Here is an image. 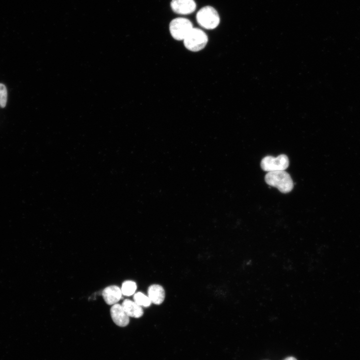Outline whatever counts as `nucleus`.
<instances>
[{"instance_id": "4468645a", "label": "nucleus", "mask_w": 360, "mask_h": 360, "mask_svg": "<svg viewBox=\"0 0 360 360\" xmlns=\"http://www.w3.org/2000/svg\"><path fill=\"white\" fill-rule=\"evenodd\" d=\"M284 360H297L294 357V356H288Z\"/></svg>"}, {"instance_id": "6e6552de", "label": "nucleus", "mask_w": 360, "mask_h": 360, "mask_svg": "<svg viewBox=\"0 0 360 360\" xmlns=\"http://www.w3.org/2000/svg\"><path fill=\"white\" fill-rule=\"evenodd\" d=\"M122 294L121 289L115 285L106 288L102 292L105 302L109 305L116 304L121 299Z\"/></svg>"}, {"instance_id": "9b49d317", "label": "nucleus", "mask_w": 360, "mask_h": 360, "mask_svg": "<svg viewBox=\"0 0 360 360\" xmlns=\"http://www.w3.org/2000/svg\"><path fill=\"white\" fill-rule=\"evenodd\" d=\"M136 283L132 280L124 281L122 286L121 290L122 294L126 296H132L136 290Z\"/></svg>"}, {"instance_id": "0eeeda50", "label": "nucleus", "mask_w": 360, "mask_h": 360, "mask_svg": "<svg viewBox=\"0 0 360 360\" xmlns=\"http://www.w3.org/2000/svg\"><path fill=\"white\" fill-rule=\"evenodd\" d=\"M110 312L112 320L117 326L124 327L129 324V316L122 304L117 303L113 304L110 308Z\"/></svg>"}, {"instance_id": "f257e3e1", "label": "nucleus", "mask_w": 360, "mask_h": 360, "mask_svg": "<svg viewBox=\"0 0 360 360\" xmlns=\"http://www.w3.org/2000/svg\"><path fill=\"white\" fill-rule=\"evenodd\" d=\"M264 180L267 184L277 188L282 193H288L294 188L292 178L285 170L268 172Z\"/></svg>"}, {"instance_id": "20e7f679", "label": "nucleus", "mask_w": 360, "mask_h": 360, "mask_svg": "<svg viewBox=\"0 0 360 360\" xmlns=\"http://www.w3.org/2000/svg\"><path fill=\"white\" fill-rule=\"evenodd\" d=\"M193 28L192 22L184 18H177L172 20L169 26L172 36L176 40H184Z\"/></svg>"}, {"instance_id": "7ed1b4c3", "label": "nucleus", "mask_w": 360, "mask_h": 360, "mask_svg": "<svg viewBox=\"0 0 360 360\" xmlns=\"http://www.w3.org/2000/svg\"><path fill=\"white\" fill-rule=\"evenodd\" d=\"M183 40L184 45L188 50L192 52H198L205 47L208 38L203 30L193 28Z\"/></svg>"}, {"instance_id": "f03ea898", "label": "nucleus", "mask_w": 360, "mask_h": 360, "mask_svg": "<svg viewBox=\"0 0 360 360\" xmlns=\"http://www.w3.org/2000/svg\"><path fill=\"white\" fill-rule=\"evenodd\" d=\"M198 24L202 28L212 30L218 25L220 18L217 11L211 6H206L200 9L196 15Z\"/></svg>"}, {"instance_id": "423d86ee", "label": "nucleus", "mask_w": 360, "mask_h": 360, "mask_svg": "<svg viewBox=\"0 0 360 360\" xmlns=\"http://www.w3.org/2000/svg\"><path fill=\"white\" fill-rule=\"evenodd\" d=\"M194 0H172L170 6L172 10L180 14H188L193 12L196 8Z\"/></svg>"}, {"instance_id": "f8f14e48", "label": "nucleus", "mask_w": 360, "mask_h": 360, "mask_svg": "<svg viewBox=\"0 0 360 360\" xmlns=\"http://www.w3.org/2000/svg\"><path fill=\"white\" fill-rule=\"evenodd\" d=\"M133 298L134 302L141 306L148 307L152 303L148 296L141 292L136 293Z\"/></svg>"}, {"instance_id": "1a4fd4ad", "label": "nucleus", "mask_w": 360, "mask_h": 360, "mask_svg": "<svg viewBox=\"0 0 360 360\" xmlns=\"http://www.w3.org/2000/svg\"><path fill=\"white\" fill-rule=\"evenodd\" d=\"M148 294L151 302L156 304H161L165 298L164 288L157 284H152L148 287Z\"/></svg>"}, {"instance_id": "39448f33", "label": "nucleus", "mask_w": 360, "mask_h": 360, "mask_svg": "<svg viewBox=\"0 0 360 360\" xmlns=\"http://www.w3.org/2000/svg\"><path fill=\"white\" fill-rule=\"evenodd\" d=\"M288 166V158L284 154H280L276 158L271 156H266L260 162L262 168L268 172L284 170Z\"/></svg>"}, {"instance_id": "9d476101", "label": "nucleus", "mask_w": 360, "mask_h": 360, "mask_svg": "<svg viewBox=\"0 0 360 360\" xmlns=\"http://www.w3.org/2000/svg\"><path fill=\"white\" fill-rule=\"evenodd\" d=\"M122 305L129 317L139 318L144 314L142 306L134 301L126 299L123 301Z\"/></svg>"}, {"instance_id": "ddd939ff", "label": "nucleus", "mask_w": 360, "mask_h": 360, "mask_svg": "<svg viewBox=\"0 0 360 360\" xmlns=\"http://www.w3.org/2000/svg\"><path fill=\"white\" fill-rule=\"evenodd\" d=\"M8 100V90L6 86L0 83V107L4 108Z\"/></svg>"}]
</instances>
